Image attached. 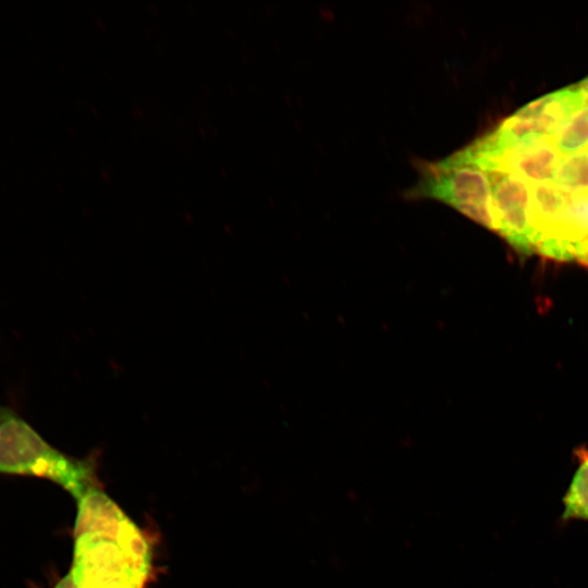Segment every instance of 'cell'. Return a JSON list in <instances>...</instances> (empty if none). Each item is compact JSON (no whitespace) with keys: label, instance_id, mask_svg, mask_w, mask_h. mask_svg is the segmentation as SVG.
I'll use <instances>...</instances> for the list:
<instances>
[{"label":"cell","instance_id":"1","mask_svg":"<svg viewBox=\"0 0 588 588\" xmlns=\"http://www.w3.org/2000/svg\"><path fill=\"white\" fill-rule=\"evenodd\" d=\"M74 537L71 571L53 588H145L150 546L97 486L77 500Z\"/></svg>","mask_w":588,"mask_h":588},{"label":"cell","instance_id":"2","mask_svg":"<svg viewBox=\"0 0 588 588\" xmlns=\"http://www.w3.org/2000/svg\"><path fill=\"white\" fill-rule=\"evenodd\" d=\"M0 473L50 479L77 501L95 483L93 461L60 452L23 418L0 407Z\"/></svg>","mask_w":588,"mask_h":588},{"label":"cell","instance_id":"3","mask_svg":"<svg viewBox=\"0 0 588 588\" xmlns=\"http://www.w3.org/2000/svg\"><path fill=\"white\" fill-rule=\"evenodd\" d=\"M408 199L441 201L491 230L492 187L489 174L474 166L421 162Z\"/></svg>","mask_w":588,"mask_h":588},{"label":"cell","instance_id":"4","mask_svg":"<svg viewBox=\"0 0 588 588\" xmlns=\"http://www.w3.org/2000/svg\"><path fill=\"white\" fill-rule=\"evenodd\" d=\"M583 106L575 84L561 88L523 106L478 142L488 154L500 158L520 143L553 138L563 122Z\"/></svg>","mask_w":588,"mask_h":588},{"label":"cell","instance_id":"5","mask_svg":"<svg viewBox=\"0 0 588 588\" xmlns=\"http://www.w3.org/2000/svg\"><path fill=\"white\" fill-rule=\"evenodd\" d=\"M488 174L492 187L491 231L502 236L517 252L530 255L529 185L510 173Z\"/></svg>","mask_w":588,"mask_h":588},{"label":"cell","instance_id":"6","mask_svg":"<svg viewBox=\"0 0 588 588\" xmlns=\"http://www.w3.org/2000/svg\"><path fill=\"white\" fill-rule=\"evenodd\" d=\"M561 158L552 138L528 140L504 152L494 172L516 175L531 186L553 181Z\"/></svg>","mask_w":588,"mask_h":588},{"label":"cell","instance_id":"7","mask_svg":"<svg viewBox=\"0 0 588 588\" xmlns=\"http://www.w3.org/2000/svg\"><path fill=\"white\" fill-rule=\"evenodd\" d=\"M553 181L568 193H588V147L562 156Z\"/></svg>","mask_w":588,"mask_h":588},{"label":"cell","instance_id":"8","mask_svg":"<svg viewBox=\"0 0 588 588\" xmlns=\"http://www.w3.org/2000/svg\"><path fill=\"white\" fill-rule=\"evenodd\" d=\"M552 140L562 156L588 147V106L575 110L563 122Z\"/></svg>","mask_w":588,"mask_h":588},{"label":"cell","instance_id":"9","mask_svg":"<svg viewBox=\"0 0 588 588\" xmlns=\"http://www.w3.org/2000/svg\"><path fill=\"white\" fill-rule=\"evenodd\" d=\"M564 519L588 520V453L580 458L567 492L563 498Z\"/></svg>","mask_w":588,"mask_h":588},{"label":"cell","instance_id":"10","mask_svg":"<svg viewBox=\"0 0 588 588\" xmlns=\"http://www.w3.org/2000/svg\"><path fill=\"white\" fill-rule=\"evenodd\" d=\"M575 86L579 90V93H580V95H581V97L584 99L585 106H588V76H586L580 82L576 83Z\"/></svg>","mask_w":588,"mask_h":588}]
</instances>
